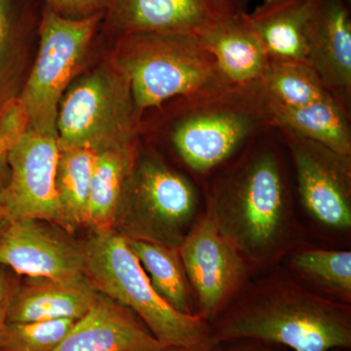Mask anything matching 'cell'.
Returning a JSON list of instances; mask_svg holds the SVG:
<instances>
[{
  "mask_svg": "<svg viewBox=\"0 0 351 351\" xmlns=\"http://www.w3.org/2000/svg\"><path fill=\"white\" fill-rule=\"evenodd\" d=\"M206 214L249 267H265L285 254L295 223L276 149L253 144L226 166L210 188Z\"/></svg>",
  "mask_w": 351,
  "mask_h": 351,
  "instance_id": "obj_1",
  "label": "cell"
},
{
  "mask_svg": "<svg viewBox=\"0 0 351 351\" xmlns=\"http://www.w3.org/2000/svg\"><path fill=\"white\" fill-rule=\"evenodd\" d=\"M212 343L254 339L292 351L350 350V306L309 292L286 277L245 291L210 323Z\"/></svg>",
  "mask_w": 351,
  "mask_h": 351,
  "instance_id": "obj_2",
  "label": "cell"
},
{
  "mask_svg": "<svg viewBox=\"0 0 351 351\" xmlns=\"http://www.w3.org/2000/svg\"><path fill=\"white\" fill-rule=\"evenodd\" d=\"M169 140L189 170L207 175L240 156L276 129V101L257 82L205 88L178 98Z\"/></svg>",
  "mask_w": 351,
  "mask_h": 351,
  "instance_id": "obj_3",
  "label": "cell"
},
{
  "mask_svg": "<svg viewBox=\"0 0 351 351\" xmlns=\"http://www.w3.org/2000/svg\"><path fill=\"white\" fill-rule=\"evenodd\" d=\"M84 276L98 293L130 309L167 348L207 350L213 343L207 321L176 311L152 287L126 237L115 230L96 232L82 244Z\"/></svg>",
  "mask_w": 351,
  "mask_h": 351,
  "instance_id": "obj_4",
  "label": "cell"
},
{
  "mask_svg": "<svg viewBox=\"0 0 351 351\" xmlns=\"http://www.w3.org/2000/svg\"><path fill=\"white\" fill-rule=\"evenodd\" d=\"M130 82L138 114L205 88L230 83L195 34L136 32L120 36L112 57Z\"/></svg>",
  "mask_w": 351,
  "mask_h": 351,
  "instance_id": "obj_5",
  "label": "cell"
},
{
  "mask_svg": "<svg viewBox=\"0 0 351 351\" xmlns=\"http://www.w3.org/2000/svg\"><path fill=\"white\" fill-rule=\"evenodd\" d=\"M199 195L189 178L152 152H140L124 186L113 230L126 239L179 249L199 218Z\"/></svg>",
  "mask_w": 351,
  "mask_h": 351,
  "instance_id": "obj_6",
  "label": "cell"
},
{
  "mask_svg": "<svg viewBox=\"0 0 351 351\" xmlns=\"http://www.w3.org/2000/svg\"><path fill=\"white\" fill-rule=\"evenodd\" d=\"M141 115L130 82L113 60L78 80L60 103L59 147H88L99 152L138 140Z\"/></svg>",
  "mask_w": 351,
  "mask_h": 351,
  "instance_id": "obj_7",
  "label": "cell"
},
{
  "mask_svg": "<svg viewBox=\"0 0 351 351\" xmlns=\"http://www.w3.org/2000/svg\"><path fill=\"white\" fill-rule=\"evenodd\" d=\"M106 10L83 19H69L49 8L41 20L36 64L19 96L29 129L57 137V117L64 91L80 73L95 32Z\"/></svg>",
  "mask_w": 351,
  "mask_h": 351,
  "instance_id": "obj_8",
  "label": "cell"
},
{
  "mask_svg": "<svg viewBox=\"0 0 351 351\" xmlns=\"http://www.w3.org/2000/svg\"><path fill=\"white\" fill-rule=\"evenodd\" d=\"M179 253L197 298L196 314L210 324L244 288L250 267L206 213L196 219Z\"/></svg>",
  "mask_w": 351,
  "mask_h": 351,
  "instance_id": "obj_9",
  "label": "cell"
},
{
  "mask_svg": "<svg viewBox=\"0 0 351 351\" xmlns=\"http://www.w3.org/2000/svg\"><path fill=\"white\" fill-rule=\"evenodd\" d=\"M288 145L302 207L317 225L335 232L351 228V156L280 131Z\"/></svg>",
  "mask_w": 351,
  "mask_h": 351,
  "instance_id": "obj_10",
  "label": "cell"
},
{
  "mask_svg": "<svg viewBox=\"0 0 351 351\" xmlns=\"http://www.w3.org/2000/svg\"><path fill=\"white\" fill-rule=\"evenodd\" d=\"M58 154L57 137L29 129L7 152L10 182L0 189L5 221L34 219L60 225L55 193Z\"/></svg>",
  "mask_w": 351,
  "mask_h": 351,
  "instance_id": "obj_11",
  "label": "cell"
},
{
  "mask_svg": "<svg viewBox=\"0 0 351 351\" xmlns=\"http://www.w3.org/2000/svg\"><path fill=\"white\" fill-rule=\"evenodd\" d=\"M246 0H108L105 15L120 36L136 32L198 36L246 11Z\"/></svg>",
  "mask_w": 351,
  "mask_h": 351,
  "instance_id": "obj_12",
  "label": "cell"
},
{
  "mask_svg": "<svg viewBox=\"0 0 351 351\" xmlns=\"http://www.w3.org/2000/svg\"><path fill=\"white\" fill-rule=\"evenodd\" d=\"M34 219L9 221L0 234V265L27 277L84 276L82 244Z\"/></svg>",
  "mask_w": 351,
  "mask_h": 351,
  "instance_id": "obj_13",
  "label": "cell"
},
{
  "mask_svg": "<svg viewBox=\"0 0 351 351\" xmlns=\"http://www.w3.org/2000/svg\"><path fill=\"white\" fill-rule=\"evenodd\" d=\"M306 63L343 107L351 105V18L345 0H314Z\"/></svg>",
  "mask_w": 351,
  "mask_h": 351,
  "instance_id": "obj_14",
  "label": "cell"
},
{
  "mask_svg": "<svg viewBox=\"0 0 351 351\" xmlns=\"http://www.w3.org/2000/svg\"><path fill=\"white\" fill-rule=\"evenodd\" d=\"M130 309L97 293L88 313L76 320L54 351H164Z\"/></svg>",
  "mask_w": 351,
  "mask_h": 351,
  "instance_id": "obj_15",
  "label": "cell"
},
{
  "mask_svg": "<svg viewBox=\"0 0 351 351\" xmlns=\"http://www.w3.org/2000/svg\"><path fill=\"white\" fill-rule=\"evenodd\" d=\"M97 291L86 277L54 279L27 277L16 285L9 302L7 322L78 320L88 313Z\"/></svg>",
  "mask_w": 351,
  "mask_h": 351,
  "instance_id": "obj_16",
  "label": "cell"
},
{
  "mask_svg": "<svg viewBox=\"0 0 351 351\" xmlns=\"http://www.w3.org/2000/svg\"><path fill=\"white\" fill-rule=\"evenodd\" d=\"M196 36L213 55L226 82L232 84L260 82L269 58L247 19L246 11Z\"/></svg>",
  "mask_w": 351,
  "mask_h": 351,
  "instance_id": "obj_17",
  "label": "cell"
},
{
  "mask_svg": "<svg viewBox=\"0 0 351 351\" xmlns=\"http://www.w3.org/2000/svg\"><path fill=\"white\" fill-rule=\"evenodd\" d=\"M314 0H263L247 19L269 60L306 63V36Z\"/></svg>",
  "mask_w": 351,
  "mask_h": 351,
  "instance_id": "obj_18",
  "label": "cell"
},
{
  "mask_svg": "<svg viewBox=\"0 0 351 351\" xmlns=\"http://www.w3.org/2000/svg\"><path fill=\"white\" fill-rule=\"evenodd\" d=\"M138 154V140L97 152L88 205L87 226L92 230H112L122 191Z\"/></svg>",
  "mask_w": 351,
  "mask_h": 351,
  "instance_id": "obj_19",
  "label": "cell"
},
{
  "mask_svg": "<svg viewBox=\"0 0 351 351\" xmlns=\"http://www.w3.org/2000/svg\"><path fill=\"white\" fill-rule=\"evenodd\" d=\"M274 126L279 131L351 156L350 112L335 99L301 107H286L276 101Z\"/></svg>",
  "mask_w": 351,
  "mask_h": 351,
  "instance_id": "obj_20",
  "label": "cell"
},
{
  "mask_svg": "<svg viewBox=\"0 0 351 351\" xmlns=\"http://www.w3.org/2000/svg\"><path fill=\"white\" fill-rule=\"evenodd\" d=\"M97 152L88 147H59L55 193L60 225L73 233L87 226L90 184Z\"/></svg>",
  "mask_w": 351,
  "mask_h": 351,
  "instance_id": "obj_21",
  "label": "cell"
},
{
  "mask_svg": "<svg viewBox=\"0 0 351 351\" xmlns=\"http://www.w3.org/2000/svg\"><path fill=\"white\" fill-rule=\"evenodd\" d=\"M126 240L154 290L179 313L195 314L191 309L189 283L179 249L168 248L145 240Z\"/></svg>",
  "mask_w": 351,
  "mask_h": 351,
  "instance_id": "obj_22",
  "label": "cell"
},
{
  "mask_svg": "<svg viewBox=\"0 0 351 351\" xmlns=\"http://www.w3.org/2000/svg\"><path fill=\"white\" fill-rule=\"evenodd\" d=\"M279 105L301 107L334 99L308 64L269 60L260 80Z\"/></svg>",
  "mask_w": 351,
  "mask_h": 351,
  "instance_id": "obj_23",
  "label": "cell"
},
{
  "mask_svg": "<svg viewBox=\"0 0 351 351\" xmlns=\"http://www.w3.org/2000/svg\"><path fill=\"white\" fill-rule=\"evenodd\" d=\"M291 265L302 276L350 302L351 252L308 249L295 253Z\"/></svg>",
  "mask_w": 351,
  "mask_h": 351,
  "instance_id": "obj_24",
  "label": "cell"
},
{
  "mask_svg": "<svg viewBox=\"0 0 351 351\" xmlns=\"http://www.w3.org/2000/svg\"><path fill=\"white\" fill-rule=\"evenodd\" d=\"M75 321L7 322L0 334V351H54Z\"/></svg>",
  "mask_w": 351,
  "mask_h": 351,
  "instance_id": "obj_25",
  "label": "cell"
},
{
  "mask_svg": "<svg viewBox=\"0 0 351 351\" xmlns=\"http://www.w3.org/2000/svg\"><path fill=\"white\" fill-rule=\"evenodd\" d=\"M21 25L15 0H0V108L15 98L21 66Z\"/></svg>",
  "mask_w": 351,
  "mask_h": 351,
  "instance_id": "obj_26",
  "label": "cell"
},
{
  "mask_svg": "<svg viewBox=\"0 0 351 351\" xmlns=\"http://www.w3.org/2000/svg\"><path fill=\"white\" fill-rule=\"evenodd\" d=\"M29 129V119L17 97L0 108V158L17 144Z\"/></svg>",
  "mask_w": 351,
  "mask_h": 351,
  "instance_id": "obj_27",
  "label": "cell"
},
{
  "mask_svg": "<svg viewBox=\"0 0 351 351\" xmlns=\"http://www.w3.org/2000/svg\"><path fill=\"white\" fill-rule=\"evenodd\" d=\"M47 8L69 19H83L105 11L108 0H46Z\"/></svg>",
  "mask_w": 351,
  "mask_h": 351,
  "instance_id": "obj_28",
  "label": "cell"
},
{
  "mask_svg": "<svg viewBox=\"0 0 351 351\" xmlns=\"http://www.w3.org/2000/svg\"><path fill=\"white\" fill-rule=\"evenodd\" d=\"M278 346L254 339H239L213 343L209 350L205 351H278Z\"/></svg>",
  "mask_w": 351,
  "mask_h": 351,
  "instance_id": "obj_29",
  "label": "cell"
},
{
  "mask_svg": "<svg viewBox=\"0 0 351 351\" xmlns=\"http://www.w3.org/2000/svg\"><path fill=\"white\" fill-rule=\"evenodd\" d=\"M15 287L16 284L7 274L5 267L0 265V334L7 323L9 302Z\"/></svg>",
  "mask_w": 351,
  "mask_h": 351,
  "instance_id": "obj_30",
  "label": "cell"
},
{
  "mask_svg": "<svg viewBox=\"0 0 351 351\" xmlns=\"http://www.w3.org/2000/svg\"><path fill=\"white\" fill-rule=\"evenodd\" d=\"M7 223H8V221H5V219H0V234H1L2 232H3V230L5 228Z\"/></svg>",
  "mask_w": 351,
  "mask_h": 351,
  "instance_id": "obj_31",
  "label": "cell"
},
{
  "mask_svg": "<svg viewBox=\"0 0 351 351\" xmlns=\"http://www.w3.org/2000/svg\"><path fill=\"white\" fill-rule=\"evenodd\" d=\"M164 351H201V350H180V348H167V350ZM205 351V350H202Z\"/></svg>",
  "mask_w": 351,
  "mask_h": 351,
  "instance_id": "obj_32",
  "label": "cell"
},
{
  "mask_svg": "<svg viewBox=\"0 0 351 351\" xmlns=\"http://www.w3.org/2000/svg\"><path fill=\"white\" fill-rule=\"evenodd\" d=\"M0 219H3V213H2V202H1V196H0Z\"/></svg>",
  "mask_w": 351,
  "mask_h": 351,
  "instance_id": "obj_33",
  "label": "cell"
},
{
  "mask_svg": "<svg viewBox=\"0 0 351 351\" xmlns=\"http://www.w3.org/2000/svg\"><path fill=\"white\" fill-rule=\"evenodd\" d=\"M346 3L348 4V6L351 5V0H345Z\"/></svg>",
  "mask_w": 351,
  "mask_h": 351,
  "instance_id": "obj_34",
  "label": "cell"
},
{
  "mask_svg": "<svg viewBox=\"0 0 351 351\" xmlns=\"http://www.w3.org/2000/svg\"><path fill=\"white\" fill-rule=\"evenodd\" d=\"M331 351H348V350H332Z\"/></svg>",
  "mask_w": 351,
  "mask_h": 351,
  "instance_id": "obj_35",
  "label": "cell"
}]
</instances>
